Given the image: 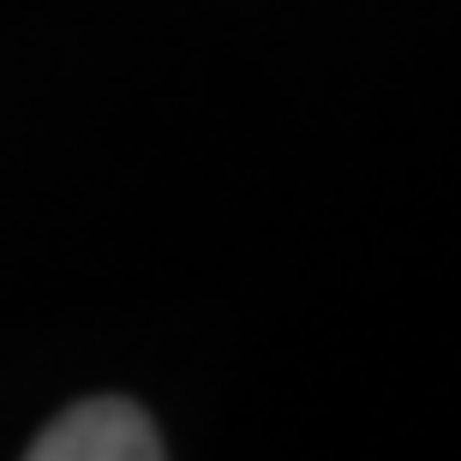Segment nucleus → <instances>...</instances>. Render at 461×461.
I'll list each match as a JSON object with an SVG mask.
<instances>
[{"instance_id": "1", "label": "nucleus", "mask_w": 461, "mask_h": 461, "mask_svg": "<svg viewBox=\"0 0 461 461\" xmlns=\"http://www.w3.org/2000/svg\"><path fill=\"white\" fill-rule=\"evenodd\" d=\"M156 420L126 395H90L31 438V461H156Z\"/></svg>"}]
</instances>
